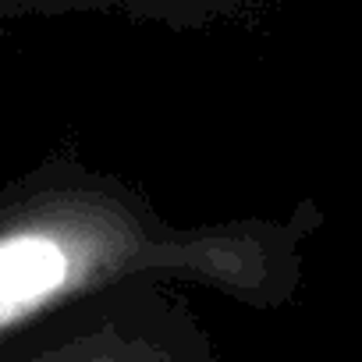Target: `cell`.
Masks as SVG:
<instances>
[{"instance_id":"obj_1","label":"cell","mask_w":362,"mask_h":362,"mask_svg":"<svg viewBox=\"0 0 362 362\" xmlns=\"http://www.w3.org/2000/svg\"><path fill=\"white\" fill-rule=\"evenodd\" d=\"M316 203L284 217L174 224L117 174L54 156L0 189V362L139 288L281 309L305 277Z\"/></svg>"},{"instance_id":"obj_2","label":"cell","mask_w":362,"mask_h":362,"mask_svg":"<svg viewBox=\"0 0 362 362\" xmlns=\"http://www.w3.org/2000/svg\"><path fill=\"white\" fill-rule=\"evenodd\" d=\"M8 362H221L189 302L170 288L117 295L54 341Z\"/></svg>"}]
</instances>
